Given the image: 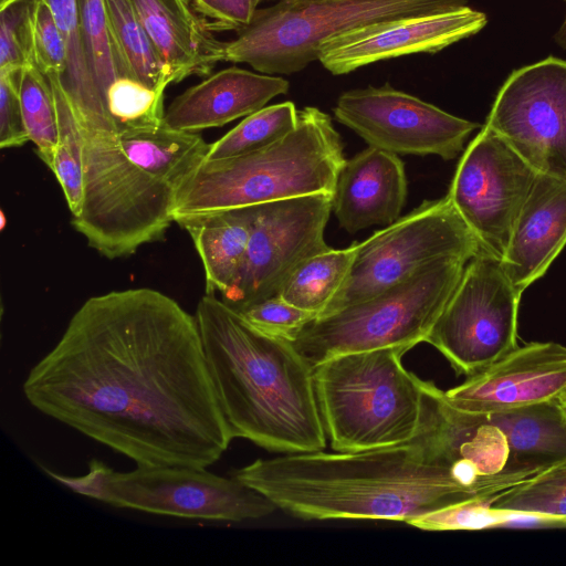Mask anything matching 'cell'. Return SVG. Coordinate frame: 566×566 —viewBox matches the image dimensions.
<instances>
[{"label": "cell", "instance_id": "30bf717a", "mask_svg": "<svg viewBox=\"0 0 566 566\" xmlns=\"http://www.w3.org/2000/svg\"><path fill=\"white\" fill-rule=\"evenodd\" d=\"M521 296L501 260L483 251L467 263L424 342L458 374H476L517 347Z\"/></svg>", "mask_w": 566, "mask_h": 566}, {"label": "cell", "instance_id": "44dd1931", "mask_svg": "<svg viewBox=\"0 0 566 566\" xmlns=\"http://www.w3.org/2000/svg\"><path fill=\"white\" fill-rule=\"evenodd\" d=\"M172 83L208 76L226 61V43L218 40L191 0H130Z\"/></svg>", "mask_w": 566, "mask_h": 566}, {"label": "cell", "instance_id": "d6986e66", "mask_svg": "<svg viewBox=\"0 0 566 566\" xmlns=\"http://www.w3.org/2000/svg\"><path fill=\"white\" fill-rule=\"evenodd\" d=\"M289 88L283 77L230 66L178 95L165 112L164 124L187 133L220 127L258 112Z\"/></svg>", "mask_w": 566, "mask_h": 566}, {"label": "cell", "instance_id": "8d00e7d4", "mask_svg": "<svg viewBox=\"0 0 566 566\" xmlns=\"http://www.w3.org/2000/svg\"><path fill=\"white\" fill-rule=\"evenodd\" d=\"M212 32L241 31L254 18L261 0H191Z\"/></svg>", "mask_w": 566, "mask_h": 566}, {"label": "cell", "instance_id": "d4e9b609", "mask_svg": "<svg viewBox=\"0 0 566 566\" xmlns=\"http://www.w3.org/2000/svg\"><path fill=\"white\" fill-rule=\"evenodd\" d=\"M122 76L164 93L170 73L148 38L130 0H104Z\"/></svg>", "mask_w": 566, "mask_h": 566}, {"label": "cell", "instance_id": "cb8c5ba5", "mask_svg": "<svg viewBox=\"0 0 566 566\" xmlns=\"http://www.w3.org/2000/svg\"><path fill=\"white\" fill-rule=\"evenodd\" d=\"M66 46L63 96L86 135H105V118L81 34L77 0H44Z\"/></svg>", "mask_w": 566, "mask_h": 566}, {"label": "cell", "instance_id": "7a4b0ae2", "mask_svg": "<svg viewBox=\"0 0 566 566\" xmlns=\"http://www.w3.org/2000/svg\"><path fill=\"white\" fill-rule=\"evenodd\" d=\"M536 473L506 468L481 475L460 458L439 389L421 430L409 441L356 452L258 459L232 476L297 518L407 523L463 501L492 499Z\"/></svg>", "mask_w": 566, "mask_h": 566}, {"label": "cell", "instance_id": "8992f818", "mask_svg": "<svg viewBox=\"0 0 566 566\" xmlns=\"http://www.w3.org/2000/svg\"><path fill=\"white\" fill-rule=\"evenodd\" d=\"M407 352L385 347L347 353L314 366L316 400L334 451L394 446L421 430L439 388L403 367Z\"/></svg>", "mask_w": 566, "mask_h": 566}, {"label": "cell", "instance_id": "8fae6325", "mask_svg": "<svg viewBox=\"0 0 566 566\" xmlns=\"http://www.w3.org/2000/svg\"><path fill=\"white\" fill-rule=\"evenodd\" d=\"M333 193H315L258 206L247 252L221 300L240 311L279 295L291 273L310 256L327 250L324 231Z\"/></svg>", "mask_w": 566, "mask_h": 566}, {"label": "cell", "instance_id": "f35d334b", "mask_svg": "<svg viewBox=\"0 0 566 566\" xmlns=\"http://www.w3.org/2000/svg\"><path fill=\"white\" fill-rule=\"evenodd\" d=\"M564 2L566 4V0H564ZM554 41L559 48L566 50V13L559 29L554 35Z\"/></svg>", "mask_w": 566, "mask_h": 566}, {"label": "cell", "instance_id": "1f68e13d", "mask_svg": "<svg viewBox=\"0 0 566 566\" xmlns=\"http://www.w3.org/2000/svg\"><path fill=\"white\" fill-rule=\"evenodd\" d=\"M32 60L48 78L53 94L64 98L63 81L67 69L65 41L49 4L44 0L35 1Z\"/></svg>", "mask_w": 566, "mask_h": 566}, {"label": "cell", "instance_id": "7402d4cb", "mask_svg": "<svg viewBox=\"0 0 566 566\" xmlns=\"http://www.w3.org/2000/svg\"><path fill=\"white\" fill-rule=\"evenodd\" d=\"M475 417L504 434L507 468L542 471L566 461V410L559 401Z\"/></svg>", "mask_w": 566, "mask_h": 566}, {"label": "cell", "instance_id": "9a60e30c", "mask_svg": "<svg viewBox=\"0 0 566 566\" xmlns=\"http://www.w3.org/2000/svg\"><path fill=\"white\" fill-rule=\"evenodd\" d=\"M334 116L369 146L396 155H437L446 160L453 159L471 133L482 127L389 83L344 92Z\"/></svg>", "mask_w": 566, "mask_h": 566}, {"label": "cell", "instance_id": "603a6c76", "mask_svg": "<svg viewBox=\"0 0 566 566\" xmlns=\"http://www.w3.org/2000/svg\"><path fill=\"white\" fill-rule=\"evenodd\" d=\"M256 208H234L178 223L188 231L200 256L207 294H223L233 283L247 252Z\"/></svg>", "mask_w": 566, "mask_h": 566}, {"label": "cell", "instance_id": "ba28073f", "mask_svg": "<svg viewBox=\"0 0 566 566\" xmlns=\"http://www.w3.org/2000/svg\"><path fill=\"white\" fill-rule=\"evenodd\" d=\"M469 0H280L258 9L226 43V61L263 74H293L318 60L324 41L350 29L468 6Z\"/></svg>", "mask_w": 566, "mask_h": 566}, {"label": "cell", "instance_id": "836d02e7", "mask_svg": "<svg viewBox=\"0 0 566 566\" xmlns=\"http://www.w3.org/2000/svg\"><path fill=\"white\" fill-rule=\"evenodd\" d=\"M492 499H473L444 506L416 516L407 524L423 531H472L506 523L502 514L491 509Z\"/></svg>", "mask_w": 566, "mask_h": 566}, {"label": "cell", "instance_id": "e0dca14e", "mask_svg": "<svg viewBox=\"0 0 566 566\" xmlns=\"http://www.w3.org/2000/svg\"><path fill=\"white\" fill-rule=\"evenodd\" d=\"M564 396L566 346L554 342L517 346L444 391V400L451 408L475 416L559 401Z\"/></svg>", "mask_w": 566, "mask_h": 566}, {"label": "cell", "instance_id": "d6a6232c", "mask_svg": "<svg viewBox=\"0 0 566 566\" xmlns=\"http://www.w3.org/2000/svg\"><path fill=\"white\" fill-rule=\"evenodd\" d=\"M36 0H1L0 69L23 67L32 60L33 13Z\"/></svg>", "mask_w": 566, "mask_h": 566}, {"label": "cell", "instance_id": "52a82bcc", "mask_svg": "<svg viewBox=\"0 0 566 566\" xmlns=\"http://www.w3.org/2000/svg\"><path fill=\"white\" fill-rule=\"evenodd\" d=\"M465 258L427 263L365 301L314 317L290 342L314 367L337 355L424 342L457 287Z\"/></svg>", "mask_w": 566, "mask_h": 566}, {"label": "cell", "instance_id": "5b68a950", "mask_svg": "<svg viewBox=\"0 0 566 566\" xmlns=\"http://www.w3.org/2000/svg\"><path fill=\"white\" fill-rule=\"evenodd\" d=\"M345 161L342 138L331 116L306 106L298 111L294 129L280 140L243 155L205 159L179 189L174 221L333 193Z\"/></svg>", "mask_w": 566, "mask_h": 566}, {"label": "cell", "instance_id": "f1b7e54d", "mask_svg": "<svg viewBox=\"0 0 566 566\" xmlns=\"http://www.w3.org/2000/svg\"><path fill=\"white\" fill-rule=\"evenodd\" d=\"M24 126L40 159L51 168L59 139V122L52 87L45 75L28 63L20 77Z\"/></svg>", "mask_w": 566, "mask_h": 566}, {"label": "cell", "instance_id": "60d3db41", "mask_svg": "<svg viewBox=\"0 0 566 566\" xmlns=\"http://www.w3.org/2000/svg\"><path fill=\"white\" fill-rule=\"evenodd\" d=\"M264 1H280V0H261V2H264Z\"/></svg>", "mask_w": 566, "mask_h": 566}, {"label": "cell", "instance_id": "3957f363", "mask_svg": "<svg viewBox=\"0 0 566 566\" xmlns=\"http://www.w3.org/2000/svg\"><path fill=\"white\" fill-rule=\"evenodd\" d=\"M195 316L233 439L284 454L323 450L314 367L293 344L256 329L216 294L200 298Z\"/></svg>", "mask_w": 566, "mask_h": 566}, {"label": "cell", "instance_id": "d590c367", "mask_svg": "<svg viewBox=\"0 0 566 566\" xmlns=\"http://www.w3.org/2000/svg\"><path fill=\"white\" fill-rule=\"evenodd\" d=\"M22 67L0 69V147H21L30 142L21 101L20 77Z\"/></svg>", "mask_w": 566, "mask_h": 566}, {"label": "cell", "instance_id": "4dcf8cb0", "mask_svg": "<svg viewBox=\"0 0 566 566\" xmlns=\"http://www.w3.org/2000/svg\"><path fill=\"white\" fill-rule=\"evenodd\" d=\"M59 139L51 170L57 178L72 216L81 208L84 192L83 135L78 123L65 103L55 102Z\"/></svg>", "mask_w": 566, "mask_h": 566}, {"label": "cell", "instance_id": "6da1fadb", "mask_svg": "<svg viewBox=\"0 0 566 566\" xmlns=\"http://www.w3.org/2000/svg\"><path fill=\"white\" fill-rule=\"evenodd\" d=\"M22 391L137 465L207 469L233 439L196 316L149 287L87 298Z\"/></svg>", "mask_w": 566, "mask_h": 566}, {"label": "cell", "instance_id": "2e32d148", "mask_svg": "<svg viewBox=\"0 0 566 566\" xmlns=\"http://www.w3.org/2000/svg\"><path fill=\"white\" fill-rule=\"evenodd\" d=\"M486 23V14L469 6L381 20L324 41L317 61L333 75H343L382 60L438 53Z\"/></svg>", "mask_w": 566, "mask_h": 566}, {"label": "cell", "instance_id": "4316f807", "mask_svg": "<svg viewBox=\"0 0 566 566\" xmlns=\"http://www.w3.org/2000/svg\"><path fill=\"white\" fill-rule=\"evenodd\" d=\"M490 506L506 523L528 518L566 525V461L500 492Z\"/></svg>", "mask_w": 566, "mask_h": 566}, {"label": "cell", "instance_id": "ac0fdd59", "mask_svg": "<svg viewBox=\"0 0 566 566\" xmlns=\"http://www.w3.org/2000/svg\"><path fill=\"white\" fill-rule=\"evenodd\" d=\"M566 245V180L537 172L501 260L521 293L541 279Z\"/></svg>", "mask_w": 566, "mask_h": 566}, {"label": "cell", "instance_id": "484cf974", "mask_svg": "<svg viewBox=\"0 0 566 566\" xmlns=\"http://www.w3.org/2000/svg\"><path fill=\"white\" fill-rule=\"evenodd\" d=\"M357 244L355 241L345 249L328 248L310 256L291 273L279 295L295 307L321 315L344 285Z\"/></svg>", "mask_w": 566, "mask_h": 566}, {"label": "cell", "instance_id": "f546056e", "mask_svg": "<svg viewBox=\"0 0 566 566\" xmlns=\"http://www.w3.org/2000/svg\"><path fill=\"white\" fill-rule=\"evenodd\" d=\"M82 40L87 62L97 87L105 118V97L111 85L122 76L117 53L111 35L104 0H77Z\"/></svg>", "mask_w": 566, "mask_h": 566}, {"label": "cell", "instance_id": "5bb4252c", "mask_svg": "<svg viewBox=\"0 0 566 566\" xmlns=\"http://www.w3.org/2000/svg\"><path fill=\"white\" fill-rule=\"evenodd\" d=\"M536 174L485 124L458 164L447 196L482 248L499 260Z\"/></svg>", "mask_w": 566, "mask_h": 566}, {"label": "cell", "instance_id": "9c48e42d", "mask_svg": "<svg viewBox=\"0 0 566 566\" xmlns=\"http://www.w3.org/2000/svg\"><path fill=\"white\" fill-rule=\"evenodd\" d=\"M483 251L448 196L426 200L358 242L344 285L321 315L373 297L429 262L444 258L471 260Z\"/></svg>", "mask_w": 566, "mask_h": 566}, {"label": "cell", "instance_id": "277c9868", "mask_svg": "<svg viewBox=\"0 0 566 566\" xmlns=\"http://www.w3.org/2000/svg\"><path fill=\"white\" fill-rule=\"evenodd\" d=\"M83 135L84 192L73 227L108 259L159 240L174 221L177 195L206 159L199 133L172 129L123 136Z\"/></svg>", "mask_w": 566, "mask_h": 566}, {"label": "cell", "instance_id": "74e56055", "mask_svg": "<svg viewBox=\"0 0 566 566\" xmlns=\"http://www.w3.org/2000/svg\"><path fill=\"white\" fill-rule=\"evenodd\" d=\"M43 471L75 493L92 497L105 504H109L111 502L107 482L114 470L99 460L93 459L90 462L88 473L81 476L59 474L50 471L48 468H43Z\"/></svg>", "mask_w": 566, "mask_h": 566}, {"label": "cell", "instance_id": "e575fe53", "mask_svg": "<svg viewBox=\"0 0 566 566\" xmlns=\"http://www.w3.org/2000/svg\"><path fill=\"white\" fill-rule=\"evenodd\" d=\"M238 312L256 329L287 340L316 317L287 303L280 295L251 304Z\"/></svg>", "mask_w": 566, "mask_h": 566}, {"label": "cell", "instance_id": "4fadbf2b", "mask_svg": "<svg viewBox=\"0 0 566 566\" xmlns=\"http://www.w3.org/2000/svg\"><path fill=\"white\" fill-rule=\"evenodd\" d=\"M109 505L192 520L242 522L273 513L266 496L237 479L206 469L144 467L113 471L107 482Z\"/></svg>", "mask_w": 566, "mask_h": 566}, {"label": "cell", "instance_id": "ffe728a7", "mask_svg": "<svg viewBox=\"0 0 566 566\" xmlns=\"http://www.w3.org/2000/svg\"><path fill=\"white\" fill-rule=\"evenodd\" d=\"M407 198L403 163L398 155L369 146L343 165L333 192V212L355 233L400 218Z\"/></svg>", "mask_w": 566, "mask_h": 566}, {"label": "cell", "instance_id": "83f0119b", "mask_svg": "<svg viewBox=\"0 0 566 566\" xmlns=\"http://www.w3.org/2000/svg\"><path fill=\"white\" fill-rule=\"evenodd\" d=\"M297 120L298 111L293 102L265 106L209 144L206 159L229 158L264 148L292 132Z\"/></svg>", "mask_w": 566, "mask_h": 566}, {"label": "cell", "instance_id": "ab89813d", "mask_svg": "<svg viewBox=\"0 0 566 566\" xmlns=\"http://www.w3.org/2000/svg\"><path fill=\"white\" fill-rule=\"evenodd\" d=\"M559 403L562 405V407L566 410V396L562 397L559 399Z\"/></svg>", "mask_w": 566, "mask_h": 566}, {"label": "cell", "instance_id": "7c38bea8", "mask_svg": "<svg viewBox=\"0 0 566 566\" xmlns=\"http://www.w3.org/2000/svg\"><path fill=\"white\" fill-rule=\"evenodd\" d=\"M485 125L536 172L566 180V60L548 56L514 70Z\"/></svg>", "mask_w": 566, "mask_h": 566}]
</instances>
